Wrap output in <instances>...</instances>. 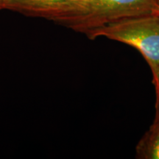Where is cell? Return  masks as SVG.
<instances>
[{"instance_id":"3957f363","label":"cell","mask_w":159,"mask_h":159,"mask_svg":"<svg viewBox=\"0 0 159 159\" xmlns=\"http://www.w3.org/2000/svg\"><path fill=\"white\" fill-rule=\"evenodd\" d=\"M66 1L68 0H5L2 10L50 21Z\"/></svg>"},{"instance_id":"5b68a950","label":"cell","mask_w":159,"mask_h":159,"mask_svg":"<svg viewBox=\"0 0 159 159\" xmlns=\"http://www.w3.org/2000/svg\"><path fill=\"white\" fill-rule=\"evenodd\" d=\"M152 83L156 89V117L153 123H159V66L152 71Z\"/></svg>"},{"instance_id":"52a82bcc","label":"cell","mask_w":159,"mask_h":159,"mask_svg":"<svg viewBox=\"0 0 159 159\" xmlns=\"http://www.w3.org/2000/svg\"><path fill=\"white\" fill-rule=\"evenodd\" d=\"M5 2V0H0V11H3L2 6H3V4H4V2Z\"/></svg>"},{"instance_id":"7a4b0ae2","label":"cell","mask_w":159,"mask_h":159,"mask_svg":"<svg viewBox=\"0 0 159 159\" xmlns=\"http://www.w3.org/2000/svg\"><path fill=\"white\" fill-rule=\"evenodd\" d=\"M105 37L136 49L151 71L159 66V16L154 14L127 18L91 33L87 38Z\"/></svg>"},{"instance_id":"277c9868","label":"cell","mask_w":159,"mask_h":159,"mask_svg":"<svg viewBox=\"0 0 159 159\" xmlns=\"http://www.w3.org/2000/svg\"><path fill=\"white\" fill-rule=\"evenodd\" d=\"M137 156L144 159H159V123H153L136 147Z\"/></svg>"},{"instance_id":"8992f818","label":"cell","mask_w":159,"mask_h":159,"mask_svg":"<svg viewBox=\"0 0 159 159\" xmlns=\"http://www.w3.org/2000/svg\"><path fill=\"white\" fill-rule=\"evenodd\" d=\"M156 11H155V13L154 15L158 16H159V0H156Z\"/></svg>"},{"instance_id":"6da1fadb","label":"cell","mask_w":159,"mask_h":159,"mask_svg":"<svg viewBox=\"0 0 159 159\" xmlns=\"http://www.w3.org/2000/svg\"><path fill=\"white\" fill-rule=\"evenodd\" d=\"M156 7V0H68L50 21L87 37L119 20L154 14Z\"/></svg>"}]
</instances>
